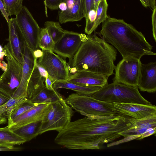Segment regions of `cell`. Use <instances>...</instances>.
Wrapping results in <instances>:
<instances>
[{
	"instance_id": "1",
	"label": "cell",
	"mask_w": 156,
	"mask_h": 156,
	"mask_svg": "<svg viewBox=\"0 0 156 156\" xmlns=\"http://www.w3.org/2000/svg\"><path fill=\"white\" fill-rule=\"evenodd\" d=\"M132 126L124 116L96 119L85 116L70 122L58 132L55 142L68 149H99L100 145L112 142L121 136L119 133Z\"/></svg>"
},
{
	"instance_id": "2",
	"label": "cell",
	"mask_w": 156,
	"mask_h": 156,
	"mask_svg": "<svg viewBox=\"0 0 156 156\" xmlns=\"http://www.w3.org/2000/svg\"><path fill=\"white\" fill-rule=\"evenodd\" d=\"M99 34L118 50L123 59L140 60L144 55H156L142 33L123 20L108 16Z\"/></svg>"
},
{
	"instance_id": "3",
	"label": "cell",
	"mask_w": 156,
	"mask_h": 156,
	"mask_svg": "<svg viewBox=\"0 0 156 156\" xmlns=\"http://www.w3.org/2000/svg\"><path fill=\"white\" fill-rule=\"evenodd\" d=\"M70 62L72 71H86L109 76L114 73L117 52L112 46L100 35H87Z\"/></svg>"
},
{
	"instance_id": "4",
	"label": "cell",
	"mask_w": 156,
	"mask_h": 156,
	"mask_svg": "<svg viewBox=\"0 0 156 156\" xmlns=\"http://www.w3.org/2000/svg\"><path fill=\"white\" fill-rule=\"evenodd\" d=\"M65 100L76 111L90 119L122 115L115 109L113 103L97 99L91 96L73 93Z\"/></svg>"
},
{
	"instance_id": "5",
	"label": "cell",
	"mask_w": 156,
	"mask_h": 156,
	"mask_svg": "<svg viewBox=\"0 0 156 156\" xmlns=\"http://www.w3.org/2000/svg\"><path fill=\"white\" fill-rule=\"evenodd\" d=\"M91 96L110 103H133L151 105L140 94L137 86L113 82L101 87Z\"/></svg>"
},
{
	"instance_id": "6",
	"label": "cell",
	"mask_w": 156,
	"mask_h": 156,
	"mask_svg": "<svg viewBox=\"0 0 156 156\" xmlns=\"http://www.w3.org/2000/svg\"><path fill=\"white\" fill-rule=\"evenodd\" d=\"M73 114L72 108L63 98L50 104L41 121L39 135L49 131H61L71 122Z\"/></svg>"
},
{
	"instance_id": "7",
	"label": "cell",
	"mask_w": 156,
	"mask_h": 156,
	"mask_svg": "<svg viewBox=\"0 0 156 156\" xmlns=\"http://www.w3.org/2000/svg\"><path fill=\"white\" fill-rule=\"evenodd\" d=\"M3 49L5 52L7 66L6 70L0 76V89L12 98L20 81L22 65L12 53L8 43Z\"/></svg>"
},
{
	"instance_id": "8",
	"label": "cell",
	"mask_w": 156,
	"mask_h": 156,
	"mask_svg": "<svg viewBox=\"0 0 156 156\" xmlns=\"http://www.w3.org/2000/svg\"><path fill=\"white\" fill-rule=\"evenodd\" d=\"M43 53L37 62L44 68L48 76L53 83L55 82L67 80L69 78V69L66 60L53 51L42 50Z\"/></svg>"
},
{
	"instance_id": "9",
	"label": "cell",
	"mask_w": 156,
	"mask_h": 156,
	"mask_svg": "<svg viewBox=\"0 0 156 156\" xmlns=\"http://www.w3.org/2000/svg\"><path fill=\"white\" fill-rule=\"evenodd\" d=\"M15 18L30 48L33 51L40 49L39 41L41 28L27 8L23 6Z\"/></svg>"
},
{
	"instance_id": "10",
	"label": "cell",
	"mask_w": 156,
	"mask_h": 156,
	"mask_svg": "<svg viewBox=\"0 0 156 156\" xmlns=\"http://www.w3.org/2000/svg\"><path fill=\"white\" fill-rule=\"evenodd\" d=\"M87 35L73 31L65 30L61 37L55 43L53 51L62 58L73 59Z\"/></svg>"
},
{
	"instance_id": "11",
	"label": "cell",
	"mask_w": 156,
	"mask_h": 156,
	"mask_svg": "<svg viewBox=\"0 0 156 156\" xmlns=\"http://www.w3.org/2000/svg\"><path fill=\"white\" fill-rule=\"evenodd\" d=\"M141 62L135 59H122L115 66L113 82L137 86Z\"/></svg>"
},
{
	"instance_id": "12",
	"label": "cell",
	"mask_w": 156,
	"mask_h": 156,
	"mask_svg": "<svg viewBox=\"0 0 156 156\" xmlns=\"http://www.w3.org/2000/svg\"><path fill=\"white\" fill-rule=\"evenodd\" d=\"M37 59L35 58L33 51L26 41L20 81L11 98L16 99L27 98L28 83Z\"/></svg>"
},
{
	"instance_id": "13",
	"label": "cell",
	"mask_w": 156,
	"mask_h": 156,
	"mask_svg": "<svg viewBox=\"0 0 156 156\" xmlns=\"http://www.w3.org/2000/svg\"><path fill=\"white\" fill-rule=\"evenodd\" d=\"M8 24L9 32L8 44L13 55L22 65L24 59L25 40L15 18H11L9 19Z\"/></svg>"
},
{
	"instance_id": "14",
	"label": "cell",
	"mask_w": 156,
	"mask_h": 156,
	"mask_svg": "<svg viewBox=\"0 0 156 156\" xmlns=\"http://www.w3.org/2000/svg\"><path fill=\"white\" fill-rule=\"evenodd\" d=\"M115 109L122 116L140 119L156 115V107L133 103H113Z\"/></svg>"
},
{
	"instance_id": "15",
	"label": "cell",
	"mask_w": 156,
	"mask_h": 156,
	"mask_svg": "<svg viewBox=\"0 0 156 156\" xmlns=\"http://www.w3.org/2000/svg\"><path fill=\"white\" fill-rule=\"evenodd\" d=\"M109 77L105 75L92 72L78 71L70 75L67 80L83 86L102 87L108 84Z\"/></svg>"
},
{
	"instance_id": "16",
	"label": "cell",
	"mask_w": 156,
	"mask_h": 156,
	"mask_svg": "<svg viewBox=\"0 0 156 156\" xmlns=\"http://www.w3.org/2000/svg\"><path fill=\"white\" fill-rule=\"evenodd\" d=\"M137 86L143 92L154 93L156 91V62L144 64L141 62Z\"/></svg>"
},
{
	"instance_id": "17",
	"label": "cell",
	"mask_w": 156,
	"mask_h": 156,
	"mask_svg": "<svg viewBox=\"0 0 156 156\" xmlns=\"http://www.w3.org/2000/svg\"><path fill=\"white\" fill-rule=\"evenodd\" d=\"M49 104H36L8 126L13 131L25 125L41 121L48 110Z\"/></svg>"
},
{
	"instance_id": "18",
	"label": "cell",
	"mask_w": 156,
	"mask_h": 156,
	"mask_svg": "<svg viewBox=\"0 0 156 156\" xmlns=\"http://www.w3.org/2000/svg\"><path fill=\"white\" fill-rule=\"evenodd\" d=\"M132 124L128 129L119 133L124 137L132 135H140L151 128L156 127V115L140 119L128 118Z\"/></svg>"
},
{
	"instance_id": "19",
	"label": "cell",
	"mask_w": 156,
	"mask_h": 156,
	"mask_svg": "<svg viewBox=\"0 0 156 156\" xmlns=\"http://www.w3.org/2000/svg\"><path fill=\"white\" fill-rule=\"evenodd\" d=\"M85 16L84 0H74L72 5L58 14L59 23L79 21Z\"/></svg>"
},
{
	"instance_id": "20",
	"label": "cell",
	"mask_w": 156,
	"mask_h": 156,
	"mask_svg": "<svg viewBox=\"0 0 156 156\" xmlns=\"http://www.w3.org/2000/svg\"><path fill=\"white\" fill-rule=\"evenodd\" d=\"M45 79L40 74L35 63L28 83L27 98L30 100L46 87L44 83Z\"/></svg>"
},
{
	"instance_id": "21",
	"label": "cell",
	"mask_w": 156,
	"mask_h": 156,
	"mask_svg": "<svg viewBox=\"0 0 156 156\" xmlns=\"http://www.w3.org/2000/svg\"><path fill=\"white\" fill-rule=\"evenodd\" d=\"M26 142L22 137L7 126L0 128V147L7 150H12L14 146Z\"/></svg>"
},
{
	"instance_id": "22",
	"label": "cell",
	"mask_w": 156,
	"mask_h": 156,
	"mask_svg": "<svg viewBox=\"0 0 156 156\" xmlns=\"http://www.w3.org/2000/svg\"><path fill=\"white\" fill-rule=\"evenodd\" d=\"M55 90L63 88L73 90L78 94L92 96L101 87H85L69 82L67 80H61L55 82L53 84Z\"/></svg>"
},
{
	"instance_id": "23",
	"label": "cell",
	"mask_w": 156,
	"mask_h": 156,
	"mask_svg": "<svg viewBox=\"0 0 156 156\" xmlns=\"http://www.w3.org/2000/svg\"><path fill=\"white\" fill-rule=\"evenodd\" d=\"M62 98V96L56 90H49L46 87L30 100L36 104H51Z\"/></svg>"
},
{
	"instance_id": "24",
	"label": "cell",
	"mask_w": 156,
	"mask_h": 156,
	"mask_svg": "<svg viewBox=\"0 0 156 156\" xmlns=\"http://www.w3.org/2000/svg\"><path fill=\"white\" fill-rule=\"evenodd\" d=\"M41 121L25 125L13 131L23 138L26 142L29 141L39 135V132Z\"/></svg>"
},
{
	"instance_id": "25",
	"label": "cell",
	"mask_w": 156,
	"mask_h": 156,
	"mask_svg": "<svg viewBox=\"0 0 156 156\" xmlns=\"http://www.w3.org/2000/svg\"><path fill=\"white\" fill-rule=\"evenodd\" d=\"M35 104L30 100L25 98L17 105L9 115L7 119L8 126L10 125L15 119L34 107Z\"/></svg>"
},
{
	"instance_id": "26",
	"label": "cell",
	"mask_w": 156,
	"mask_h": 156,
	"mask_svg": "<svg viewBox=\"0 0 156 156\" xmlns=\"http://www.w3.org/2000/svg\"><path fill=\"white\" fill-rule=\"evenodd\" d=\"M25 98H26L16 99L11 98L6 103L0 106V125L6 123L9 115Z\"/></svg>"
},
{
	"instance_id": "27",
	"label": "cell",
	"mask_w": 156,
	"mask_h": 156,
	"mask_svg": "<svg viewBox=\"0 0 156 156\" xmlns=\"http://www.w3.org/2000/svg\"><path fill=\"white\" fill-rule=\"evenodd\" d=\"M55 42L47 29L41 28L39 38V46L42 50H48L53 51Z\"/></svg>"
},
{
	"instance_id": "28",
	"label": "cell",
	"mask_w": 156,
	"mask_h": 156,
	"mask_svg": "<svg viewBox=\"0 0 156 156\" xmlns=\"http://www.w3.org/2000/svg\"><path fill=\"white\" fill-rule=\"evenodd\" d=\"M44 25L55 43L61 37L64 33L65 30L62 27L59 22L46 21Z\"/></svg>"
},
{
	"instance_id": "29",
	"label": "cell",
	"mask_w": 156,
	"mask_h": 156,
	"mask_svg": "<svg viewBox=\"0 0 156 156\" xmlns=\"http://www.w3.org/2000/svg\"><path fill=\"white\" fill-rule=\"evenodd\" d=\"M108 4L107 0H101L99 3L96 10V14L94 21V30L101 23L106 19L108 16L107 14Z\"/></svg>"
},
{
	"instance_id": "30",
	"label": "cell",
	"mask_w": 156,
	"mask_h": 156,
	"mask_svg": "<svg viewBox=\"0 0 156 156\" xmlns=\"http://www.w3.org/2000/svg\"><path fill=\"white\" fill-rule=\"evenodd\" d=\"M23 0H2L9 16L17 15L21 10Z\"/></svg>"
},
{
	"instance_id": "31",
	"label": "cell",
	"mask_w": 156,
	"mask_h": 156,
	"mask_svg": "<svg viewBox=\"0 0 156 156\" xmlns=\"http://www.w3.org/2000/svg\"><path fill=\"white\" fill-rule=\"evenodd\" d=\"M64 0H45L44 3L45 6V14L46 17L48 16L47 8L54 10L58 9L59 5Z\"/></svg>"
},
{
	"instance_id": "32",
	"label": "cell",
	"mask_w": 156,
	"mask_h": 156,
	"mask_svg": "<svg viewBox=\"0 0 156 156\" xmlns=\"http://www.w3.org/2000/svg\"><path fill=\"white\" fill-rule=\"evenodd\" d=\"M140 135H129L126 137L122 139L121 140L119 141L112 142V143L107 144L108 147H111L114 146L119 145L120 144L127 142L131 140L136 139L137 140L140 136Z\"/></svg>"
},
{
	"instance_id": "33",
	"label": "cell",
	"mask_w": 156,
	"mask_h": 156,
	"mask_svg": "<svg viewBox=\"0 0 156 156\" xmlns=\"http://www.w3.org/2000/svg\"><path fill=\"white\" fill-rule=\"evenodd\" d=\"M156 6H155L153 9L152 15V24L153 35L155 42L156 40Z\"/></svg>"
},
{
	"instance_id": "34",
	"label": "cell",
	"mask_w": 156,
	"mask_h": 156,
	"mask_svg": "<svg viewBox=\"0 0 156 156\" xmlns=\"http://www.w3.org/2000/svg\"><path fill=\"white\" fill-rule=\"evenodd\" d=\"M85 16L91 10L95 9L94 0H84Z\"/></svg>"
},
{
	"instance_id": "35",
	"label": "cell",
	"mask_w": 156,
	"mask_h": 156,
	"mask_svg": "<svg viewBox=\"0 0 156 156\" xmlns=\"http://www.w3.org/2000/svg\"><path fill=\"white\" fill-rule=\"evenodd\" d=\"M11 98L9 95L0 89V106L6 103Z\"/></svg>"
},
{
	"instance_id": "36",
	"label": "cell",
	"mask_w": 156,
	"mask_h": 156,
	"mask_svg": "<svg viewBox=\"0 0 156 156\" xmlns=\"http://www.w3.org/2000/svg\"><path fill=\"white\" fill-rule=\"evenodd\" d=\"M156 127L152 128L149 129L146 131L141 135L140 136L138 140H140L144 138L151 136L153 134L156 133Z\"/></svg>"
},
{
	"instance_id": "37",
	"label": "cell",
	"mask_w": 156,
	"mask_h": 156,
	"mask_svg": "<svg viewBox=\"0 0 156 156\" xmlns=\"http://www.w3.org/2000/svg\"><path fill=\"white\" fill-rule=\"evenodd\" d=\"M0 10L7 23H8L9 20V16L5 10L4 3L2 0H0Z\"/></svg>"
},
{
	"instance_id": "38",
	"label": "cell",
	"mask_w": 156,
	"mask_h": 156,
	"mask_svg": "<svg viewBox=\"0 0 156 156\" xmlns=\"http://www.w3.org/2000/svg\"><path fill=\"white\" fill-rule=\"evenodd\" d=\"M37 61L36 62V66L38 69L40 74L42 76L46 78L48 76L47 71L44 68L37 63Z\"/></svg>"
},
{
	"instance_id": "39",
	"label": "cell",
	"mask_w": 156,
	"mask_h": 156,
	"mask_svg": "<svg viewBox=\"0 0 156 156\" xmlns=\"http://www.w3.org/2000/svg\"><path fill=\"white\" fill-rule=\"evenodd\" d=\"M44 83L46 87L48 89L51 90L54 89L53 87V83L48 76L45 78Z\"/></svg>"
},
{
	"instance_id": "40",
	"label": "cell",
	"mask_w": 156,
	"mask_h": 156,
	"mask_svg": "<svg viewBox=\"0 0 156 156\" xmlns=\"http://www.w3.org/2000/svg\"><path fill=\"white\" fill-rule=\"evenodd\" d=\"M33 53L35 58L38 59L42 56L43 52L42 50L39 49L33 51Z\"/></svg>"
},
{
	"instance_id": "41",
	"label": "cell",
	"mask_w": 156,
	"mask_h": 156,
	"mask_svg": "<svg viewBox=\"0 0 156 156\" xmlns=\"http://www.w3.org/2000/svg\"><path fill=\"white\" fill-rule=\"evenodd\" d=\"M67 5L66 3L63 2L61 3L59 5L58 8L60 10V11H63L66 10L67 9Z\"/></svg>"
},
{
	"instance_id": "42",
	"label": "cell",
	"mask_w": 156,
	"mask_h": 156,
	"mask_svg": "<svg viewBox=\"0 0 156 156\" xmlns=\"http://www.w3.org/2000/svg\"><path fill=\"white\" fill-rule=\"evenodd\" d=\"M2 58H0V68L2 69L4 71H5L7 69V64L5 62L2 61Z\"/></svg>"
},
{
	"instance_id": "43",
	"label": "cell",
	"mask_w": 156,
	"mask_h": 156,
	"mask_svg": "<svg viewBox=\"0 0 156 156\" xmlns=\"http://www.w3.org/2000/svg\"><path fill=\"white\" fill-rule=\"evenodd\" d=\"M143 5L145 7H150L148 0H140Z\"/></svg>"
},
{
	"instance_id": "44",
	"label": "cell",
	"mask_w": 156,
	"mask_h": 156,
	"mask_svg": "<svg viewBox=\"0 0 156 156\" xmlns=\"http://www.w3.org/2000/svg\"><path fill=\"white\" fill-rule=\"evenodd\" d=\"M5 55V52L0 45V58H2Z\"/></svg>"
},
{
	"instance_id": "45",
	"label": "cell",
	"mask_w": 156,
	"mask_h": 156,
	"mask_svg": "<svg viewBox=\"0 0 156 156\" xmlns=\"http://www.w3.org/2000/svg\"><path fill=\"white\" fill-rule=\"evenodd\" d=\"M101 0H94V3H95V7L96 9H97V6L99 3L100 2Z\"/></svg>"
},
{
	"instance_id": "46",
	"label": "cell",
	"mask_w": 156,
	"mask_h": 156,
	"mask_svg": "<svg viewBox=\"0 0 156 156\" xmlns=\"http://www.w3.org/2000/svg\"><path fill=\"white\" fill-rule=\"evenodd\" d=\"M149 0V2L150 3H153L155 1V0Z\"/></svg>"
},
{
	"instance_id": "47",
	"label": "cell",
	"mask_w": 156,
	"mask_h": 156,
	"mask_svg": "<svg viewBox=\"0 0 156 156\" xmlns=\"http://www.w3.org/2000/svg\"><path fill=\"white\" fill-rule=\"evenodd\" d=\"M68 0H64L63 2H66Z\"/></svg>"
},
{
	"instance_id": "48",
	"label": "cell",
	"mask_w": 156,
	"mask_h": 156,
	"mask_svg": "<svg viewBox=\"0 0 156 156\" xmlns=\"http://www.w3.org/2000/svg\"><path fill=\"white\" fill-rule=\"evenodd\" d=\"M44 3L45 2V0H44Z\"/></svg>"
}]
</instances>
